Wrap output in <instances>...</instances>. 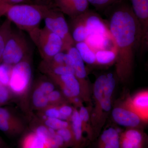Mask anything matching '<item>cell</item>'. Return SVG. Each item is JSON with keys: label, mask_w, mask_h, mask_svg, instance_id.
I'll return each mask as SVG.
<instances>
[{"label": "cell", "mask_w": 148, "mask_h": 148, "mask_svg": "<svg viewBox=\"0 0 148 148\" xmlns=\"http://www.w3.org/2000/svg\"><path fill=\"white\" fill-rule=\"evenodd\" d=\"M115 46L117 74L121 80L132 73L136 52L140 49L142 31L129 0H120L104 12Z\"/></svg>", "instance_id": "obj_1"}, {"label": "cell", "mask_w": 148, "mask_h": 148, "mask_svg": "<svg viewBox=\"0 0 148 148\" xmlns=\"http://www.w3.org/2000/svg\"><path fill=\"white\" fill-rule=\"evenodd\" d=\"M49 8L34 4H0V13L18 29L29 34L40 27Z\"/></svg>", "instance_id": "obj_2"}, {"label": "cell", "mask_w": 148, "mask_h": 148, "mask_svg": "<svg viewBox=\"0 0 148 148\" xmlns=\"http://www.w3.org/2000/svg\"><path fill=\"white\" fill-rule=\"evenodd\" d=\"M32 43L23 31L12 28L6 43L1 63L13 66L24 61H31Z\"/></svg>", "instance_id": "obj_3"}, {"label": "cell", "mask_w": 148, "mask_h": 148, "mask_svg": "<svg viewBox=\"0 0 148 148\" xmlns=\"http://www.w3.org/2000/svg\"><path fill=\"white\" fill-rule=\"evenodd\" d=\"M43 61H48L61 51H64L63 40L45 27L35 29L29 34Z\"/></svg>", "instance_id": "obj_4"}, {"label": "cell", "mask_w": 148, "mask_h": 148, "mask_svg": "<svg viewBox=\"0 0 148 148\" xmlns=\"http://www.w3.org/2000/svg\"><path fill=\"white\" fill-rule=\"evenodd\" d=\"M43 20L46 28L57 35L63 40L64 51H67L69 48L75 46V42L70 34L69 24L64 14L56 9L49 8Z\"/></svg>", "instance_id": "obj_5"}, {"label": "cell", "mask_w": 148, "mask_h": 148, "mask_svg": "<svg viewBox=\"0 0 148 148\" xmlns=\"http://www.w3.org/2000/svg\"><path fill=\"white\" fill-rule=\"evenodd\" d=\"M32 75L31 61H21L12 66L9 89L15 94H22L31 84Z\"/></svg>", "instance_id": "obj_6"}, {"label": "cell", "mask_w": 148, "mask_h": 148, "mask_svg": "<svg viewBox=\"0 0 148 148\" xmlns=\"http://www.w3.org/2000/svg\"><path fill=\"white\" fill-rule=\"evenodd\" d=\"M131 7L142 31L140 49L141 52L148 46V0H129Z\"/></svg>", "instance_id": "obj_7"}, {"label": "cell", "mask_w": 148, "mask_h": 148, "mask_svg": "<svg viewBox=\"0 0 148 148\" xmlns=\"http://www.w3.org/2000/svg\"><path fill=\"white\" fill-rule=\"evenodd\" d=\"M87 0H52V8L56 9L71 18L79 16L88 10Z\"/></svg>", "instance_id": "obj_8"}, {"label": "cell", "mask_w": 148, "mask_h": 148, "mask_svg": "<svg viewBox=\"0 0 148 148\" xmlns=\"http://www.w3.org/2000/svg\"><path fill=\"white\" fill-rule=\"evenodd\" d=\"M88 35L100 34L110 36L108 24L98 13L88 10L82 14Z\"/></svg>", "instance_id": "obj_9"}, {"label": "cell", "mask_w": 148, "mask_h": 148, "mask_svg": "<svg viewBox=\"0 0 148 148\" xmlns=\"http://www.w3.org/2000/svg\"><path fill=\"white\" fill-rule=\"evenodd\" d=\"M147 139L142 131L135 128L120 134V148H145Z\"/></svg>", "instance_id": "obj_10"}, {"label": "cell", "mask_w": 148, "mask_h": 148, "mask_svg": "<svg viewBox=\"0 0 148 148\" xmlns=\"http://www.w3.org/2000/svg\"><path fill=\"white\" fill-rule=\"evenodd\" d=\"M112 116L117 124L130 128L138 127L142 121L135 113L123 107H116L114 109Z\"/></svg>", "instance_id": "obj_11"}, {"label": "cell", "mask_w": 148, "mask_h": 148, "mask_svg": "<svg viewBox=\"0 0 148 148\" xmlns=\"http://www.w3.org/2000/svg\"><path fill=\"white\" fill-rule=\"evenodd\" d=\"M126 107L135 113L140 117L142 120L148 119V93L147 90L139 92L131 98H130L125 103Z\"/></svg>", "instance_id": "obj_12"}, {"label": "cell", "mask_w": 148, "mask_h": 148, "mask_svg": "<svg viewBox=\"0 0 148 148\" xmlns=\"http://www.w3.org/2000/svg\"><path fill=\"white\" fill-rule=\"evenodd\" d=\"M56 82L60 84L64 95L69 98L77 97L80 93L81 86L75 75L68 74L61 76L49 75Z\"/></svg>", "instance_id": "obj_13"}, {"label": "cell", "mask_w": 148, "mask_h": 148, "mask_svg": "<svg viewBox=\"0 0 148 148\" xmlns=\"http://www.w3.org/2000/svg\"><path fill=\"white\" fill-rule=\"evenodd\" d=\"M35 132L42 138L47 148L66 147L63 139L54 130L41 125L37 127Z\"/></svg>", "instance_id": "obj_14"}, {"label": "cell", "mask_w": 148, "mask_h": 148, "mask_svg": "<svg viewBox=\"0 0 148 148\" xmlns=\"http://www.w3.org/2000/svg\"><path fill=\"white\" fill-rule=\"evenodd\" d=\"M69 25L70 34L75 43L85 41L88 36L82 14L71 18Z\"/></svg>", "instance_id": "obj_15"}, {"label": "cell", "mask_w": 148, "mask_h": 148, "mask_svg": "<svg viewBox=\"0 0 148 148\" xmlns=\"http://www.w3.org/2000/svg\"><path fill=\"white\" fill-rule=\"evenodd\" d=\"M120 134L113 127L106 130L100 135L96 148H120Z\"/></svg>", "instance_id": "obj_16"}, {"label": "cell", "mask_w": 148, "mask_h": 148, "mask_svg": "<svg viewBox=\"0 0 148 148\" xmlns=\"http://www.w3.org/2000/svg\"><path fill=\"white\" fill-rule=\"evenodd\" d=\"M66 51L73 58V69L75 71V75L77 79L78 80L81 86V85L85 82L86 78L87 76L84 62L83 61L78 51L75 46L69 48Z\"/></svg>", "instance_id": "obj_17"}, {"label": "cell", "mask_w": 148, "mask_h": 148, "mask_svg": "<svg viewBox=\"0 0 148 148\" xmlns=\"http://www.w3.org/2000/svg\"><path fill=\"white\" fill-rule=\"evenodd\" d=\"M71 128L74 139V148H82L84 145L85 140L83 136L82 123L80 118L78 111L73 110L71 116Z\"/></svg>", "instance_id": "obj_18"}, {"label": "cell", "mask_w": 148, "mask_h": 148, "mask_svg": "<svg viewBox=\"0 0 148 148\" xmlns=\"http://www.w3.org/2000/svg\"><path fill=\"white\" fill-rule=\"evenodd\" d=\"M0 130L8 135L18 134L20 130L13 126V119L7 109L0 107Z\"/></svg>", "instance_id": "obj_19"}, {"label": "cell", "mask_w": 148, "mask_h": 148, "mask_svg": "<svg viewBox=\"0 0 148 148\" xmlns=\"http://www.w3.org/2000/svg\"><path fill=\"white\" fill-rule=\"evenodd\" d=\"M110 40H112L111 36L90 34L88 35L85 42L95 52L99 50L107 49Z\"/></svg>", "instance_id": "obj_20"}, {"label": "cell", "mask_w": 148, "mask_h": 148, "mask_svg": "<svg viewBox=\"0 0 148 148\" xmlns=\"http://www.w3.org/2000/svg\"><path fill=\"white\" fill-rule=\"evenodd\" d=\"M75 47L84 62L90 65L96 63L95 52L85 42L77 43L75 44Z\"/></svg>", "instance_id": "obj_21"}, {"label": "cell", "mask_w": 148, "mask_h": 148, "mask_svg": "<svg viewBox=\"0 0 148 148\" xmlns=\"http://www.w3.org/2000/svg\"><path fill=\"white\" fill-rule=\"evenodd\" d=\"M21 148H47L44 141L36 132L26 135L21 141Z\"/></svg>", "instance_id": "obj_22"}, {"label": "cell", "mask_w": 148, "mask_h": 148, "mask_svg": "<svg viewBox=\"0 0 148 148\" xmlns=\"http://www.w3.org/2000/svg\"><path fill=\"white\" fill-rule=\"evenodd\" d=\"M12 27V23L6 18L0 26V63L7 41L10 35Z\"/></svg>", "instance_id": "obj_23"}, {"label": "cell", "mask_w": 148, "mask_h": 148, "mask_svg": "<svg viewBox=\"0 0 148 148\" xmlns=\"http://www.w3.org/2000/svg\"><path fill=\"white\" fill-rule=\"evenodd\" d=\"M96 63L102 65L110 64L115 61L116 53L113 51L104 49L95 52Z\"/></svg>", "instance_id": "obj_24"}, {"label": "cell", "mask_w": 148, "mask_h": 148, "mask_svg": "<svg viewBox=\"0 0 148 148\" xmlns=\"http://www.w3.org/2000/svg\"><path fill=\"white\" fill-rule=\"evenodd\" d=\"M79 114L80 118L82 123L83 131L87 133L88 137L89 140H92L95 139L94 133L92 129L88 126L89 121V114L87 109L84 106H81L80 108Z\"/></svg>", "instance_id": "obj_25"}, {"label": "cell", "mask_w": 148, "mask_h": 148, "mask_svg": "<svg viewBox=\"0 0 148 148\" xmlns=\"http://www.w3.org/2000/svg\"><path fill=\"white\" fill-rule=\"evenodd\" d=\"M47 95L37 86L32 96V101L34 106L38 108H45L49 103L48 100Z\"/></svg>", "instance_id": "obj_26"}, {"label": "cell", "mask_w": 148, "mask_h": 148, "mask_svg": "<svg viewBox=\"0 0 148 148\" xmlns=\"http://www.w3.org/2000/svg\"><path fill=\"white\" fill-rule=\"evenodd\" d=\"M106 75H100L96 79L93 86V94L95 100L98 103L103 97V89Z\"/></svg>", "instance_id": "obj_27"}, {"label": "cell", "mask_w": 148, "mask_h": 148, "mask_svg": "<svg viewBox=\"0 0 148 148\" xmlns=\"http://www.w3.org/2000/svg\"><path fill=\"white\" fill-rule=\"evenodd\" d=\"M115 86L116 81L112 74H107L103 89L104 98H111Z\"/></svg>", "instance_id": "obj_28"}, {"label": "cell", "mask_w": 148, "mask_h": 148, "mask_svg": "<svg viewBox=\"0 0 148 148\" xmlns=\"http://www.w3.org/2000/svg\"><path fill=\"white\" fill-rule=\"evenodd\" d=\"M12 67V66L8 64L0 63V83L8 87L10 80Z\"/></svg>", "instance_id": "obj_29"}, {"label": "cell", "mask_w": 148, "mask_h": 148, "mask_svg": "<svg viewBox=\"0 0 148 148\" xmlns=\"http://www.w3.org/2000/svg\"><path fill=\"white\" fill-rule=\"evenodd\" d=\"M56 133L63 139L65 147H73V136L71 128L70 127L56 130Z\"/></svg>", "instance_id": "obj_30"}, {"label": "cell", "mask_w": 148, "mask_h": 148, "mask_svg": "<svg viewBox=\"0 0 148 148\" xmlns=\"http://www.w3.org/2000/svg\"><path fill=\"white\" fill-rule=\"evenodd\" d=\"M46 126L54 130H58L62 128L70 127L68 121L57 118H47L45 120Z\"/></svg>", "instance_id": "obj_31"}, {"label": "cell", "mask_w": 148, "mask_h": 148, "mask_svg": "<svg viewBox=\"0 0 148 148\" xmlns=\"http://www.w3.org/2000/svg\"><path fill=\"white\" fill-rule=\"evenodd\" d=\"M120 0H87L89 3L93 6L96 10L104 12L111 6Z\"/></svg>", "instance_id": "obj_32"}, {"label": "cell", "mask_w": 148, "mask_h": 148, "mask_svg": "<svg viewBox=\"0 0 148 148\" xmlns=\"http://www.w3.org/2000/svg\"><path fill=\"white\" fill-rule=\"evenodd\" d=\"M10 89L0 83V105L6 103L10 98Z\"/></svg>", "instance_id": "obj_33"}, {"label": "cell", "mask_w": 148, "mask_h": 148, "mask_svg": "<svg viewBox=\"0 0 148 148\" xmlns=\"http://www.w3.org/2000/svg\"><path fill=\"white\" fill-rule=\"evenodd\" d=\"M38 86L43 92L47 95L54 90L55 88L53 84L48 81H44L40 82Z\"/></svg>", "instance_id": "obj_34"}, {"label": "cell", "mask_w": 148, "mask_h": 148, "mask_svg": "<svg viewBox=\"0 0 148 148\" xmlns=\"http://www.w3.org/2000/svg\"><path fill=\"white\" fill-rule=\"evenodd\" d=\"M60 114L61 118L63 120L66 121L71 116L73 110L72 107L69 106H63L58 108Z\"/></svg>", "instance_id": "obj_35"}, {"label": "cell", "mask_w": 148, "mask_h": 148, "mask_svg": "<svg viewBox=\"0 0 148 148\" xmlns=\"http://www.w3.org/2000/svg\"><path fill=\"white\" fill-rule=\"evenodd\" d=\"M45 116L49 118H57L60 119L61 114L58 108L52 107L49 108L46 110Z\"/></svg>", "instance_id": "obj_36"}, {"label": "cell", "mask_w": 148, "mask_h": 148, "mask_svg": "<svg viewBox=\"0 0 148 148\" xmlns=\"http://www.w3.org/2000/svg\"><path fill=\"white\" fill-rule=\"evenodd\" d=\"M101 108L106 112L110 110L112 108L111 98H103L99 103H98Z\"/></svg>", "instance_id": "obj_37"}, {"label": "cell", "mask_w": 148, "mask_h": 148, "mask_svg": "<svg viewBox=\"0 0 148 148\" xmlns=\"http://www.w3.org/2000/svg\"><path fill=\"white\" fill-rule=\"evenodd\" d=\"M61 98V93L57 90H53L47 95L49 103H53L58 102Z\"/></svg>", "instance_id": "obj_38"}, {"label": "cell", "mask_w": 148, "mask_h": 148, "mask_svg": "<svg viewBox=\"0 0 148 148\" xmlns=\"http://www.w3.org/2000/svg\"><path fill=\"white\" fill-rule=\"evenodd\" d=\"M23 3L32 4L30 0H0V4L15 5Z\"/></svg>", "instance_id": "obj_39"}, {"label": "cell", "mask_w": 148, "mask_h": 148, "mask_svg": "<svg viewBox=\"0 0 148 148\" xmlns=\"http://www.w3.org/2000/svg\"><path fill=\"white\" fill-rule=\"evenodd\" d=\"M32 4L38 5L45 6L51 8L50 3L48 0H30Z\"/></svg>", "instance_id": "obj_40"}, {"label": "cell", "mask_w": 148, "mask_h": 148, "mask_svg": "<svg viewBox=\"0 0 148 148\" xmlns=\"http://www.w3.org/2000/svg\"><path fill=\"white\" fill-rule=\"evenodd\" d=\"M73 101L74 103L76 104H79L80 103V99L79 98H78L77 97H74L73 98Z\"/></svg>", "instance_id": "obj_41"}, {"label": "cell", "mask_w": 148, "mask_h": 148, "mask_svg": "<svg viewBox=\"0 0 148 148\" xmlns=\"http://www.w3.org/2000/svg\"><path fill=\"white\" fill-rule=\"evenodd\" d=\"M5 145L4 142L3 141L2 139L0 137V148H4Z\"/></svg>", "instance_id": "obj_42"}, {"label": "cell", "mask_w": 148, "mask_h": 148, "mask_svg": "<svg viewBox=\"0 0 148 148\" xmlns=\"http://www.w3.org/2000/svg\"><path fill=\"white\" fill-rule=\"evenodd\" d=\"M1 16H2L1 14V13H0V17H1Z\"/></svg>", "instance_id": "obj_43"}]
</instances>
